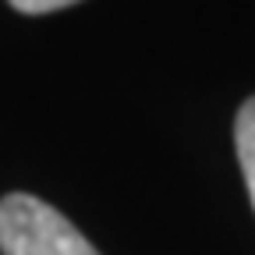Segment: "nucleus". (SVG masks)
<instances>
[{
  "mask_svg": "<svg viewBox=\"0 0 255 255\" xmlns=\"http://www.w3.org/2000/svg\"><path fill=\"white\" fill-rule=\"evenodd\" d=\"M0 252L4 255H100L75 223L36 195L0 199Z\"/></svg>",
  "mask_w": 255,
  "mask_h": 255,
  "instance_id": "f257e3e1",
  "label": "nucleus"
},
{
  "mask_svg": "<svg viewBox=\"0 0 255 255\" xmlns=\"http://www.w3.org/2000/svg\"><path fill=\"white\" fill-rule=\"evenodd\" d=\"M234 145H238V163L248 184V199L255 206V96L241 103L234 121Z\"/></svg>",
  "mask_w": 255,
  "mask_h": 255,
  "instance_id": "f03ea898",
  "label": "nucleus"
},
{
  "mask_svg": "<svg viewBox=\"0 0 255 255\" xmlns=\"http://www.w3.org/2000/svg\"><path fill=\"white\" fill-rule=\"evenodd\" d=\"M7 4L21 14H50V11H60V7H71L78 0H7Z\"/></svg>",
  "mask_w": 255,
  "mask_h": 255,
  "instance_id": "7ed1b4c3",
  "label": "nucleus"
}]
</instances>
